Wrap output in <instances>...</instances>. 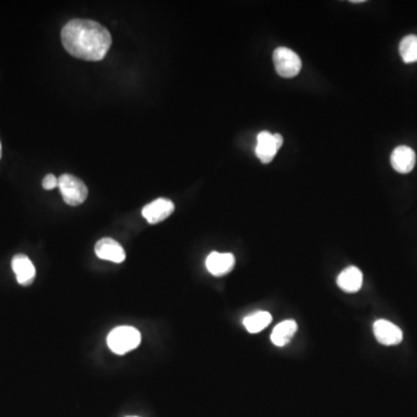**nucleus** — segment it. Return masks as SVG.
I'll return each mask as SVG.
<instances>
[{"label": "nucleus", "mask_w": 417, "mask_h": 417, "mask_svg": "<svg viewBox=\"0 0 417 417\" xmlns=\"http://www.w3.org/2000/svg\"><path fill=\"white\" fill-rule=\"evenodd\" d=\"M391 164L393 168L401 174H407L414 169L416 164V154L411 147L401 145L398 147L392 152Z\"/></svg>", "instance_id": "11"}, {"label": "nucleus", "mask_w": 417, "mask_h": 417, "mask_svg": "<svg viewBox=\"0 0 417 417\" xmlns=\"http://www.w3.org/2000/svg\"><path fill=\"white\" fill-rule=\"evenodd\" d=\"M0 158H1V143H0Z\"/></svg>", "instance_id": "17"}, {"label": "nucleus", "mask_w": 417, "mask_h": 417, "mask_svg": "<svg viewBox=\"0 0 417 417\" xmlns=\"http://www.w3.org/2000/svg\"><path fill=\"white\" fill-rule=\"evenodd\" d=\"M234 265H236V258L231 253L212 252L209 254L205 261L209 273L217 278L231 273Z\"/></svg>", "instance_id": "8"}, {"label": "nucleus", "mask_w": 417, "mask_h": 417, "mask_svg": "<svg viewBox=\"0 0 417 417\" xmlns=\"http://www.w3.org/2000/svg\"><path fill=\"white\" fill-rule=\"evenodd\" d=\"M58 187L65 203L76 207L84 203L88 195V189L80 178L71 174H63L58 178Z\"/></svg>", "instance_id": "3"}, {"label": "nucleus", "mask_w": 417, "mask_h": 417, "mask_svg": "<svg viewBox=\"0 0 417 417\" xmlns=\"http://www.w3.org/2000/svg\"><path fill=\"white\" fill-rule=\"evenodd\" d=\"M42 185H43V188L47 189V190H51V189L56 188V187H58V178H56L54 174H48V176L43 178Z\"/></svg>", "instance_id": "16"}, {"label": "nucleus", "mask_w": 417, "mask_h": 417, "mask_svg": "<svg viewBox=\"0 0 417 417\" xmlns=\"http://www.w3.org/2000/svg\"><path fill=\"white\" fill-rule=\"evenodd\" d=\"M129 417H138V416H129Z\"/></svg>", "instance_id": "18"}, {"label": "nucleus", "mask_w": 417, "mask_h": 417, "mask_svg": "<svg viewBox=\"0 0 417 417\" xmlns=\"http://www.w3.org/2000/svg\"><path fill=\"white\" fill-rule=\"evenodd\" d=\"M373 334L376 336L377 341L384 345H396L402 342L404 334L398 326L394 325L389 320H377L373 324Z\"/></svg>", "instance_id": "6"}, {"label": "nucleus", "mask_w": 417, "mask_h": 417, "mask_svg": "<svg viewBox=\"0 0 417 417\" xmlns=\"http://www.w3.org/2000/svg\"><path fill=\"white\" fill-rule=\"evenodd\" d=\"M298 325L295 320H285L278 324L271 333L270 340L275 345L284 347L290 343L293 336L297 333Z\"/></svg>", "instance_id": "13"}, {"label": "nucleus", "mask_w": 417, "mask_h": 417, "mask_svg": "<svg viewBox=\"0 0 417 417\" xmlns=\"http://www.w3.org/2000/svg\"><path fill=\"white\" fill-rule=\"evenodd\" d=\"M399 51L405 63L417 62V35H408L402 38Z\"/></svg>", "instance_id": "15"}, {"label": "nucleus", "mask_w": 417, "mask_h": 417, "mask_svg": "<svg viewBox=\"0 0 417 417\" xmlns=\"http://www.w3.org/2000/svg\"><path fill=\"white\" fill-rule=\"evenodd\" d=\"M283 137L280 134H270L268 131H262L258 135V145L255 153L258 159L263 164L271 163L276 153L282 147Z\"/></svg>", "instance_id": "5"}, {"label": "nucleus", "mask_w": 417, "mask_h": 417, "mask_svg": "<svg viewBox=\"0 0 417 417\" xmlns=\"http://www.w3.org/2000/svg\"><path fill=\"white\" fill-rule=\"evenodd\" d=\"M62 43L74 57L99 62L112 47V35L101 23L92 20H71L62 29Z\"/></svg>", "instance_id": "1"}, {"label": "nucleus", "mask_w": 417, "mask_h": 417, "mask_svg": "<svg viewBox=\"0 0 417 417\" xmlns=\"http://www.w3.org/2000/svg\"><path fill=\"white\" fill-rule=\"evenodd\" d=\"M96 254L101 260H107L114 263H122L125 260V249L112 238H102L96 242Z\"/></svg>", "instance_id": "9"}, {"label": "nucleus", "mask_w": 417, "mask_h": 417, "mask_svg": "<svg viewBox=\"0 0 417 417\" xmlns=\"http://www.w3.org/2000/svg\"><path fill=\"white\" fill-rule=\"evenodd\" d=\"M174 209L176 207L172 201H169L167 198H158L145 205L142 214L147 220V223L158 224L167 219L174 212Z\"/></svg>", "instance_id": "7"}, {"label": "nucleus", "mask_w": 417, "mask_h": 417, "mask_svg": "<svg viewBox=\"0 0 417 417\" xmlns=\"http://www.w3.org/2000/svg\"><path fill=\"white\" fill-rule=\"evenodd\" d=\"M12 269L20 285L27 287L35 280V267L27 255H16L12 260Z\"/></svg>", "instance_id": "10"}, {"label": "nucleus", "mask_w": 417, "mask_h": 417, "mask_svg": "<svg viewBox=\"0 0 417 417\" xmlns=\"http://www.w3.org/2000/svg\"><path fill=\"white\" fill-rule=\"evenodd\" d=\"M338 285L348 293L358 292L363 285V274L354 265L348 267L338 275Z\"/></svg>", "instance_id": "12"}, {"label": "nucleus", "mask_w": 417, "mask_h": 417, "mask_svg": "<svg viewBox=\"0 0 417 417\" xmlns=\"http://www.w3.org/2000/svg\"><path fill=\"white\" fill-rule=\"evenodd\" d=\"M273 321L270 313L265 311H258L244 319V326L251 334H256L267 329Z\"/></svg>", "instance_id": "14"}, {"label": "nucleus", "mask_w": 417, "mask_h": 417, "mask_svg": "<svg viewBox=\"0 0 417 417\" xmlns=\"http://www.w3.org/2000/svg\"><path fill=\"white\" fill-rule=\"evenodd\" d=\"M142 341L139 331L130 326L116 327L109 333L107 343L116 355H125L136 349Z\"/></svg>", "instance_id": "2"}, {"label": "nucleus", "mask_w": 417, "mask_h": 417, "mask_svg": "<svg viewBox=\"0 0 417 417\" xmlns=\"http://www.w3.org/2000/svg\"><path fill=\"white\" fill-rule=\"evenodd\" d=\"M273 59H274L276 72L283 78H293L302 70L300 57L291 49L284 48V47L276 49L274 51Z\"/></svg>", "instance_id": "4"}]
</instances>
